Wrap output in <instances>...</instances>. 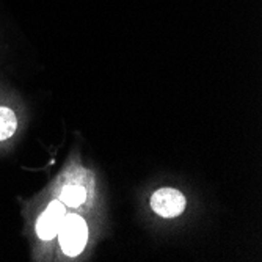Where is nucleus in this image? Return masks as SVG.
Segmentation results:
<instances>
[{
  "label": "nucleus",
  "mask_w": 262,
  "mask_h": 262,
  "mask_svg": "<svg viewBox=\"0 0 262 262\" xmlns=\"http://www.w3.org/2000/svg\"><path fill=\"white\" fill-rule=\"evenodd\" d=\"M61 203L64 206H69V207H77L80 206L85 198H86V192L85 188L80 187V185H76V184H69L66 185L63 190H61V196H60Z\"/></svg>",
  "instance_id": "5"
},
{
  "label": "nucleus",
  "mask_w": 262,
  "mask_h": 262,
  "mask_svg": "<svg viewBox=\"0 0 262 262\" xmlns=\"http://www.w3.org/2000/svg\"><path fill=\"white\" fill-rule=\"evenodd\" d=\"M151 207L157 215L163 219H174L184 212L185 198L176 188L162 187L152 193Z\"/></svg>",
  "instance_id": "2"
},
{
  "label": "nucleus",
  "mask_w": 262,
  "mask_h": 262,
  "mask_svg": "<svg viewBox=\"0 0 262 262\" xmlns=\"http://www.w3.org/2000/svg\"><path fill=\"white\" fill-rule=\"evenodd\" d=\"M64 215H66L64 204L61 201H52L49 204V207L42 212V215L38 219L36 232L39 235V239L52 241L58 234V229L63 223Z\"/></svg>",
  "instance_id": "3"
},
{
  "label": "nucleus",
  "mask_w": 262,
  "mask_h": 262,
  "mask_svg": "<svg viewBox=\"0 0 262 262\" xmlns=\"http://www.w3.org/2000/svg\"><path fill=\"white\" fill-rule=\"evenodd\" d=\"M57 235L61 250L68 256H77L86 245L88 226L82 217L76 215V213H71V215H64Z\"/></svg>",
  "instance_id": "1"
},
{
  "label": "nucleus",
  "mask_w": 262,
  "mask_h": 262,
  "mask_svg": "<svg viewBox=\"0 0 262 262\" xmlns=\"http://www.w3.org/2000/svg\"><path fill=\"white\" fill-rule=\"evenodd\" d=\"M17 129V118L8 107H0V141L14 135Z\"/></svg>",
  "instance_id": "4"
}]
</instances>
